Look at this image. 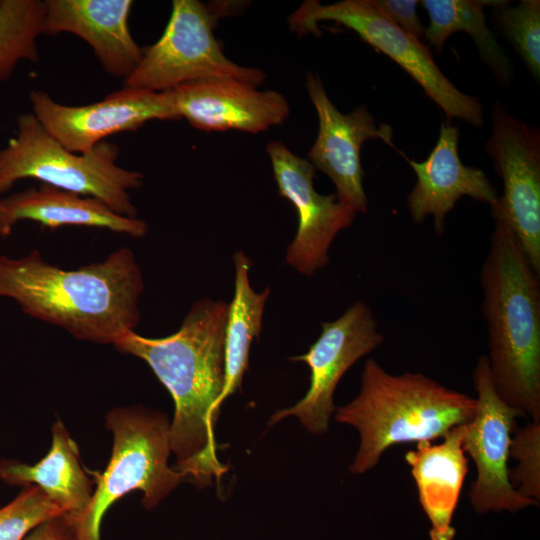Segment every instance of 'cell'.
<instances>
[{"label":"cell","instance_id":"d4e9b609","mask_svg":"<svg viewBox=\"0 0 540 540\" xmlns=\"http://www.w3.org/2000/svg\"><path fill=\"white\" fill-rule=\"evenodd\" d=\"M64 515L63 511L35 485L21 492L0 508V540H24L39 524Z\"/></svg>","mask_w":540,"mask_h":540},{"label":"cell","instance_id":"8992f818","mask_svg":"<svg viewBox=\"0 0 540 540\" xmlns=\"http://www.w3.org/2000/svg\"><path fill=\"white\" fill-rule=\"evenodd\" d=\"M113 433L110 461L103 473L90 472L96 488L86 509L71 524L77 540H101L104 514L131 491L143 492L146 509L156 507L184 479L168 466L170 423L161 412L144 407L114 408L106 416Z\"/></svg>","mask_w":540,"mask_h":540},{"label":"cell","instance_id":"6da1fadb","mask_svg":"<svg viewBox=\"0 0 540 540\" xmlns=\"http://www.w3.org/2000/svg\"><path fill=\"white\" fill-rule=\"evenodd\" d=\"M228 305L204 298L192 304L179 330L169 336L148 338L133 330L113 343L118 351L144 360L170 392L176 470L198 487L219 482L228 470L218 459L215 439L225 386Z\"/></svg>","mask_w":540,"mask_h":540},{"label":"cell","instance_id":"9c48e42d","mask_svg":"<svg viewBox=\"0 0 540 540\" xmlns=\"http://www.w3.org/2000/svg\"><path fill=\"white\" fill-rule=\"evenodd\" d=\"M472 381L477 394L476 409L464 425L462 441L465 454L476 467V478L468 490L470 505L479 514L515 513L538 506V502L517 493L509 481V445L521 415L497 394L486 355L478 357Z\"/></svg>","mask_w":540,"mask_h":540},{"label":"cell","instance_id":"7402d4cb","mask_svg":"<svg viewBox=\"0 0 540 540\" xmlns=\"http://www.w3.org/2000/svg\"><path fill=\"white\" fill-rule=\"evenodd\" d=\"M235 265L234 296L228 305L225 328V386L223 401L240 388L248 367L250 345L262 328V319L270 288L262 292L252 289L249 281L250 260L237 251L233 255Z\"/></svg>","mask_w":540,"mask_h":540},{"label":"cell","instance_id":"30bf717a","mask_svg":"<svg viewBox=\"0 0 540 540\" xmlns=\"http://www.w3.org/2000/svg\"><path fill=\"white\" fill-rule=\"evenodd\" d=\"M486 150L504 187L503 195L490 206L491 214L509 225L531 266L540 274L539 130L495 102Z\"/></svg>","mask_w":540,"mask_h":540},{"label":"cell","instance_id":"f1b7e54d","mask_svg":"<svg viewBox=\"0 0 540 540\" xmlns=\"http://www.w3.org/2000/svg\"><path fill=\"white\" fill-rule=\"evenodd\" d=\"M13 224L10 222L6 210L0 200V236H8L12 230Z\"/></svg>","mask_w":540,"mask_h":540},{"label":"cell","instance_id":"ba28073f","mask_svg":"<svg viewBox=\"0 0 540 540\" xmlns=\"http://www.w3.org/2000/svg\"><path fill=\"white\" fill-rule=\"evenodd\" d=\"M326 20L353 30L397 63L448 118H458L476 127L483 125V106L479 99L457 89L435 63L429 48L382 15L372 0H343L326 5L307 0L290 15L288 22L299 35H317L320 33L318 23Z\"/></svg>","mask_w":540,"mask_h":540},{"label":"cell","instance_id":"5b68a950","mask_svg":"<svg viewBox=\"0 0 540 540\" xmlns=\"http://www.w3.org/2000/svg\"><path fill=\"white\" fill-rule=\"evenodd\" d=\"M119 148L103 141L85 153L69 151L30 113L20 114L15 135L0 149V193L17 181L32 178L62 190L103 201L119 215L136 218L130 189L143 175L117 164Z\"/></svg>","mask_w":540,"mask_h":540},{"label":"cell","instance_id":"5bb4252c","mask_svg":"<svg viewBox=\"0 0 540 540\" xmlns=\"http://www.w3.org/2000/svg\"><path fill=\"white\" fill-rule=\"evenodd\" d=\"M306 88L318 116L319 128L308 161L326 174L336 187L338 199L357 213H366L368 198L363 187L362 144L380 139L393 146L392 128L376 123L365 106L341 113L328 97L319 75L308 72Z\"/></svg>","mask_w":540,"mask_h":540},{"label":"cell","instance_id":"52a82bcc","mask_svg":"<svg viewBox=\"0 0 540 540\" xmlns=\"http://www.w3.org/2000/svg\"><path fill=\"white\" fill-rule=\"evenodd\" d=\"M234 6L237 4L231 2L210 5L174 0L163 34L143 49L139 64L123 80V87L162 92L211 79H235L256 87L262 84L265 73L228 59L214 36L218 19L236 11Z\"/></svg>","mask_w":540,"mask_h":540},{"label":"cell","instance_id":"83f0119b","mask_svg":"<svg viewBox=\"0 0 540 540\" xmlns=\"http://www.w3.org/2000/svg\"><path fill=\"white\" fill-rule=\"evenodd\" d=\"M24 540H77V538L65 515H60L39 524Z\"/></svg>","mask_w":540,"mask_h":540},{"label":"cell","instance_id":"8fae6325","mask_svg":"<svg viewBox=\"0 0 540 540\" xmlns=\"http://www.w3.org/2000/svg\"><path fill=\"white\" fill-rule=\"evenodd\" d=\"M383 343V335L369 306L356 301L339 318L323 322L318 339L307 353L291 358L310 369L309 388L295 405L275 412L269 425L295 416L314 435L328 432L335 412V389L349 368Z\"/></svg>","mask_w":540,"mask_h":540},{"label":"cell","instance_id":"ac0fdd59","mask_svg":"<svg viewBox=\"0 0 540 540\" xmlns=\"http://www.w3.org/2000/svg\"><path fill=\"white\" fill-rule=\"evenodd\" d=\"M464 425L451 429L438 444L416 443L405 454L415 482L419 503L431 523V540H452V519L468 472L462 448Z\"/></svg>","mask_w":540,"mask_h":540},{"label":"cell","instance_id":"44dd1931","mask_svg":"<svg viewBox=\"0 0 540 540\" xmlns=\"http://www.w3.org/2000/svg\"><path fill=\"white\" fill-rule=\"evenodd\" d=\"M503 0H423L429 25L424 38L437 53H442L446 40L455 32H466L475 43L481 59L491 69L500 85H508L513 65L486 24L485 7H496Z\"/></svg>","mask_w":540,"mask_h":540},{"label":"cell","instance_id":"484cf974","mask_svg":"<svg viewBox=\"0 0 540 540\" xmlns=\"http://www.w3.org/2000/svg\"><path fill=\"white\" fill-rule=\"evenodd\" d=\"M509 458L516 461L509 469V481L523 497L540 501V421L530 420L513 432Z\"/></svg>","mask_w":540,"mask_h":540},{"label":"cell","instance_id":"e0dca14e","mask_svg":"<svg viewBox=\"0 0 540 540\" xmlns=\"http://www.w3.org/2000/svg\"><path fill=\"white\" fill-rule=\"evenodd\" d=\"M43 34H74L92 48L111 76H129L139 64L143 49L128 26L131 0H44Z\"/></svg>","mask_w":540,"mask_h":540},{"label":"cell","instance_id":"7c38bea8","mask_svg":"<svg viewBox=\"0 0 540 540\" xmlns=\"http://www.w3.org/2000/svg\"><path fill=\"white\" fill-rule=\"evenodd\" d=\"M31 113L69 151L85 153L111 135L135 131L150 120L179 119L170 90L122 88L81 106L56 102L47 92L31 90Z\"/></svg>","mask_w":540,"mask_h":540},{"label":"cell","instance_id":"3957f363","mask_svg":"<svg viewBox=\"0 0 540 540\" xmlns=\"http://www.w3.org/2000/svg\"><path fill=\"white\" fill-rule=\"evenodd\" d=\"M492 217L480 271L490 376L506 404L521 417L540 421V274L509 225Z\"/></svg>","mask_w":540,"mask_h":540},{"label":"cell","instance_id":"277c9868","mask_svg":"<svg viewBox=\"0 0 540 540\" xmlns=\"http://www.w3.org/2000/svg\"><path fill=\"white\" fill-rule=\"evenodd\" d=\"M476 399L420 372L391 374L366 360L358 395L335 409L338 423L353 426L359 446L353 474L373 469L390 447L443 438L473 417Z\"/></svg>","mask_w":540,"mask_h":540},{"label":"cell","instance_id":"2e32d148","mask_svg":"<svg viewBox=\"0 0 540 540\" xmlns=\"http://www.w3.org/2000/svg\"><path fill=\"white\" fill-rule=\"evenodd\" d=\"M459 129L442 122L436 145L422 162L408 160L416 182L407 194L409 213L415 223L433 216L437 235L445 230V217L464 196L490 206L499 197L485 172L465 166L458 153Z\"/></svg>","mask_w":540,"mask_h":540},{"label":"cell","instance_id":"7a4b0ae2","mask_svg":"<svg viewBox=\"0 0 540 540\" xmlns=\"http://www.w3.org/2000/svg\"><path fill=\"white\" fill-rule=\"evenodd\" d=\"M143 289L140 267L126 247L74 270L47 263L38 250L22 258L0 254V297L80 340L113 344L133 331L140 321Z\"/></svg>","mask_w":540,"mask_h":540},{"label":"cell","instance_id":"d6986e66","mask_svg":"<svg viewBox=\"0 0 540 540\" xmlns=\"http://www.w3.org/2000/svg\"><path fill=\"white\" fill-rule=\"evenodd\" d=\"M0 481L39 487L69 520L77 518L88 506L94 482L81 466L78 446L61 420L53 424L52 445L46 456L33 465L0 460Z\"/></svg>","mask_w":540,"mask_h":540},{"label":"cell","instance_id":"9a60e30c","mask_svg":"<svg viewBox=\"0 0 540 540\" xmlns=\"http://www.w3.org/2000/svg\"><path fill=\"white\" fill-rule=\"evenodd\" d=\"M170 92L179 119L204 131L259 133L282 124L290 111L281 93L235 79L195 81Z\"/></svg>","mask_w":540,"mask_h":540},{"label":"cell","instance_id":"cb8c5ba5","mask_svg":"<svg viewBox=\"0 0 540 540\" xmlns=\"http://www.w3.org/2000/svg\"><path fill=\"white\" fill-rule=\"evenodd\" d=\"M503 1L493 8L498 28L514 47L531 74L540 78V1Z\"/></svg>","mask_w":540,"mask_h":540},{"label":"cell","instance_id":"ffe728a7","mask_svg":"<svg viewBox=\"0 0 540 540\" xmlns=\"http://www.w3.org/2000/svg\"><path fill=\"white\" fill-rule=\"evenodd\" d=\"M2 204L13 225L30 220L51 230L64 225L99 227L135 238L148 231L143 220L119 215L97 198L43 183L2 199Z\"/></svg>","mask_w":540,"mask_h":540},{"label":"cell","instance_id":"4316f807","mask_svg":"<svg viewBox=\"0 0 540 540\" xmlns=\"http://www.w3.org/2000/svg\"><path fill=\"white\" fill-rule=\"evenodd\" d=\"M374 6L405 33L421 41L425 26L417 13L416 0H372Z\"/></svg>","mask_w":540,"mask_h":540},{"label":"cell","instance_id":"4fadbf2b","mask_svg":"<svg viewBox=\"0 0 540 540\" xmlns=\"http://www.w3.org/2000/svg\"><path fill=\"white\" fill-rule=\"evenodd\" d=\"M279 194L289 200L298 215L296 235L286 251V262L311 277L329 262V248L336 235L348 228L357 212L336 194L322 195L313 185L315 168L292 153L282 142L266 146Z\"/></svg>","mask_w":540,"mask_h":540},{"label":"cell","instance_id":"603a6c76","mask_svg":"<svg viewBox=\"0 0 540 540\" xmlns=\"http://www.w3.org/2000/svg\"><path fill=\"white\" fill-rule=\"evenodd\" d=\"M44 15L42 0H0V82L8 80L21 61H38Z\"/></svg>","mask_w":540,"mask_h":540}]
</instances>
